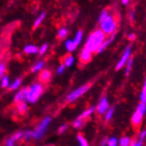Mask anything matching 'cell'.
<instances>
[{
    "label": "cell",
    "instance_id": "cb8c5ba5",
    "mask_svg": "<svg viewBox=\"0 0 146 146\" xmlns=\"http://www.w3.org/2000/svg\"><path fill=\"white\" fill-rule=\"evenodd\" d=\"M42 66H44V62H42V61L38 62L37 64H36L35 66H33V68H32V72H36V71L42 69Z\"/></svg>",
    "mask_w": 146,
    "mask_h": 146
},
{
    "label": "cell",
    "instance_id": "30bf717a",
    "mask_svg": "<svg viewBox=\"0 0 146 146\" xmlns=\"http://www.w3.org/2000/svg\"><path fill=\"white\" fill-rule=\"evenodd\" d=\"M80 59H81V62H82V63H88L91 59V52L89 51L87 49L84 48L82 51Z\"/></svg>",
    "mask_w": 146,
    "mask_h": 146
},
{
    "label": "cell",
    "instance_id": "5b68a950",
    "mask_svg": "<svg viewBox=\"0 0 146 146\" xmlns=\"http://www.w3.org/2000/svg\"><path fill=\"white\" fill-rule=\"evenodd\" d=\"M90 84H87V85H84L82 86V87L79 88V89H77L75 90L74 91H73L71 94H69L68 95V97L66 98V102H73L74 101L75 99H77L78 98H80L82 94H84L86 91H87L89 89H90Z\"/></svg>",
    "mask_w": 146,
    "mask_h": 146
},
{
    "label": "cell",
    "instance_id": "d590c367",
    "mask_svg": "<svg viewBox=\"0 0 146 146\" xmlns=\"http://www.w3.org/2000/svg\"><path fill=\"white\" fill-rule=\"evenodd\" d=\"M32 135H33V133L30 132V131L26 132V133L24 134V139H25V140H29V139L30 138V137L32 136Z\"/></svg>",
    "mask_w": 146,
    "mask_h": 146
},
{
    "label": "cell",
    "instance_id": "5bb4252c",
    "mask_svg": "<svg viewBox=\"0 0 146 146\" xmlns=\"http://www.w3.org/2000/svg\"><path fill=\"white\" fill-rule=\"evenodd\" d=\"M140 100L142 102V104H145L146 105V78H145L144 85H143V88L141 96H140Z\"/></svg>",
    "mask_w": 146,
    "mask_h": 146
},
{
    "label": "cell",
    "instance_id": "603a6c76",
    "mask_svg": "<svg viewBox=\"0 0 146 146\" xmlns=\"http://www.w3.org/2000/svg\"><path fill=\"white\" fill-rule=\"evenodd\" d=\"M77 138H78V141L81 144V146H88V143L86 141V139L82 135H77Z\"/></svg>",
    "mask_w": 146,
    "mask_h": 146
},
{
    "label": "cell",
    "instance_id": "9a60e30c",
    "mask_svg": "<svg viewBox=\"0 0 146 146\" xmlns=\"http://www.w3.org/2000/svg\"><path fill=\"white\" fill-rule=\"evenodd\" d=\"M24 51L26 53H36L38 51V49H37V47L34 46V45H28L25 47Z\"/></svg>",
    "mask_w": 146,
    "mask_h": 146
},
{
    "label": "cell",
    "instance_id": "4fadbf2b",
    "mask_svg": "<svg viewBox=\"0 0 146 146\" xmlns=\"http://www.w3.org/2000/svg\"><path fill=\"white\" fill-rule=\"evenodd\" d=\"M16 104H17V108H18L19 113L21 114L25 113V111H27V105H26L25 101H21V102L16 103Z\"/></svg>",
    "mask_w": 146,
    "mask_h": 146
},
{
    "label": "cell",
    "instance_id": "7402d4cb",
    "mask_svg": "<svg viewBox=\"0 0 146 146\" xmlns=\"http://www.w3.org/2000/svg\"><path fill=\"white\" fill-rule=\"evenodd\" d=\"M82 38V31H78V33H77V35H76V36H75V38H74V44H75L76 45H78V44H80V42H81Z\"/></svg>",
    "mask_w": 146,
    "mask_h": 146
},
{
    "label": "cell",
    "instance_id": "6da1fadb",
    "mask_svg": "<svg viewBox=\"0 0 146 146\" xmlns=\"http://www.w3.org/2000/svg\"><path fill=\"white\" fill-rule=\"evenodd\" d=\"M106 41V35L100 29L94 31L90 36L87 42H86L85 49H87L90 52H97V50Z\"/></svg>",
    "mask_w": 146,
    "mask_h": 146
},
{
    "label": "cell",
    "instance_id": "e0dca14e",
    "mask_svg": "<svg viewBox=\"0 0 146 146\" xmlns=\"http://www.w3.org/2000/svg\"><path fill=\"white\" fill-rule=\"evenodd\" d=\"M131 143V140L128 138V137H122V138L119 140V145L121 146H129Z\"/></svg>",
    "mask_w": 146,
    "mask_h": 146
},
{
    "label": "cell",
    "instance_id": "484cf974",
    "mask_svg": "<svg viewBox=\"0 0 146 146\" xmlns=\"http://www.w3.org/2000/svg\"><path fill=\"white\" fill-rule=\"evenodd\" d=\"M65 65L66 66H70L72 64H73V62H74V58L72 57V56H67L66 57V58L65 59Z\"/></svg>",
    "mask_w": 146,
    "mask_h": 146
},
{
    "label": "cell",
    "instance_id": "4316f807",
    "mask_svg": "<svg viewBox=\"0 0 146 146\" xmlns=\"http://www.w3.org/2000/svg\"><path fill=\"white\" fill-rule=\"evenodd\" d=\"M21 79H17L12 85H11V90H15V89H18L19 86L21 85Z\"/></svg>",
    "mask_w": 146,
    "mask_h": 146
},
{
    "label": "cell",
    "instance_id": "ac0fdd59",
    "mask_svg": "<svg viewBox=\"0 0 146 146\" xmlns=\"http://www.w3.org/2000/svg\"><path fill=\"white\" fill-rule=\"evenodd\" d=\"M132 66H133V58H129L128 61L127 62V67H126V74L128 75L132 69Z\"/></svg>",
    "mask_w": 146,
    "mask_h": 146
},
{
    "label": "cell",
    "instance_id": "4dcf8cb0",
    "mask_svg": "<svg viewBox=\"0 0 146 146\" xmlns=\"http://www.w3.org/2000/svg\"><path fill=\"white\" fill-rule=\"evenodd\" d=\"M137 110H139L140 111H142V113L144 114L146 113V105L145 104H140L138 106H137L136 108Z\"/></svg>",
    "mask_w": 146,
    "mask_h": 146
},
{
    "label": "cell",
    "instance_id": "ba28073f",
    "mask_svg": "<svg viewBox=\"0 0 146 146\" xmlns=\"http://www.w3.org/2000/svg\"><path fill=\"white\" fill-rule=\"evenodd\" d=\"M29 89L30 88H25L17 94V95L15 96V98H14L15 103H18L21 101H25L26 99H27V96H28V93L29 91Z\"/></svg>",
    "mask_w": 146,
    "mask_h": 146
},
{
    "label": "cell",
    "instance_id": "d4e9b609",
    "mask_svg": "<svg viewBox=\"0 0 146 146\" xmlns=\"http://www.w3.org/2000/svg\"><path fill=\"white\" fill-rule=\"evenodd\" d=\"M113 113H114V108H110L108 111H107V113H106V121H109V119H111V118L113 117Z\"/></svg>",
    "mask_w": 146,
    "mask_h": 146
},
{
    "label": "cell",
    "instance_id": "3957f363",
    "mask_svg": "<svg viewBox=\"0 0 146 146\" xmlns=\"http://www.w3.org/2000/svg\"><path fill=\"white\" fill-rule=\"evenodd\" d=\"M42 86L41 84H35L29 89V91L28 93V96H27V99L29 102L30 103H35L38 98L40 97V95L42 92Z\"/></svg>",
    "mask_w": 146,
    "mask_h": 146
},
{
    "label": "cell",
    "instance_id": "d6a6232c",
    "mask_svg": "<svg viewBox=\"0 0 146 146\" xmlns=\"http://www.w3.org/2000/svg\"><path fill=\"white\" fill-rule=\"evenodd\" d=\"M143 141H142L140 139H139V141H137V142L133 141V142L130 143V146H142L143 145Z\"/></svg>",
    "mask_w": 146,
    "mask_h": 146
},
{
    "label": "cell",
    "instance_id": "b9f144b4",
    "mask_svg": "<svg viewBox=\"0 0 146 146\" xmlns=\"http://www.w3.org/2000/svg\"><path fill=\"white\" fill-rule=\"evenodd\" d=\"M13 141L12 140V139H9L7 142H6V145L7 146H13Z\"/></svg>",
    "mask_w": 146,
    "mask_h": 146
},
{
    "label": "cell",
    "instance_id": "836d02e7",
    "mask_svg": "<svg viewBox=\"0 0 146 146\" xmlns=\"http://www.w3.org/2000/svg\"><path fill=\"white\" fill-rule=\"evenodd\" d=\"M5 71V65L4 63H1L0 64V78H1V76L4 74Z\"/></svg>",
    "mask_w": 146,
    "mask_h": 146
},
{
    "label": "cell",
    "instance_id": "ee69618b",
    "mask_svg": "<svg viewBox=\"0 0 146 146\" xmlns=\"http://www.w3.org/2000/svg\"><path fill=\"white\" fill-rule=\"evenodd\" d=\"M128 3H129V1H128V0H123V1H122V4H124V5H127Z\"/></svg>",
    "mask_w": 146,
    "mask_h": 146
},
{
    "label": "cell",
    "instance_id": "f546056e",
    "mask_svg": "<svg viewBox=\"0 0 146 146\" xmlns=\"http://www.w3.org/2000/svg\"><path fill=\"white\" fill-rule=\"evenodd\" d=\"M108 15H109V14H108L107 10H104V11H103V12L101 13V14H100V16H99V21H102L105 18H106V17H107Z\"/></svg>",
    "mask_w": 146,
    "mask_h": 146
},
{
    "label": "cell",
    "instance_id": "7bdbcfd3",
    "mask_svg": "<svg viewBox=\"0 0 146 146\" xmlns=\"http://www.w3.org/2000/svg\"><path fill=\"white\" fill-rule=\"evenodd\" d=\"M107 142H108V141H107L106 139H104V140H103V142H102V146H105V145L107 143Z\"/></svg>",
    "mask_w": 146,
    "mask_h": 146
},
{
    "label": "cell",
    "instance_id": "74e56055",
    "mask_svg": "<svg viewBox=\"0 0 146 146\" xmlns=\"http://www.w3.org/2000/svg\"><path fill=\"white\" fill-rule=\"evenodd\" d=\"M145 137H146V130H143V132H141V134H140V140H142V141H143L144 139H145Z\"/></svg>",
    "mask_w": 146,
    "mask_h": 146
},
{
    "label": "cell",
    "instance_id": "1f68e13d",
    "mask_svg": "<svg viewBox=\"0 0 146 146\" xmlns=\"http://www.w3.org/2000/svg\"><path fill=\"white\" fill-rule=\"evenodd\" d=\"M22 135H23V133H21V132H20V133H17V134H15L13 137H12V140L14 142V141H16V140H19V139H21V137H22Z\"/></svg>",
    "mask_w": 146,
    "mask_h": 146
},
{
    "label": "cell",
    "instance_id": "9c48e42d",
    "mask_svg": "<svg viewBox=\"0 0 146 146\" xmlns=\"http://www.w3.org/2000/svg\"><path fill=\"white\" fill-rule=\"evenodd\" d=\"M108 108H109L108 101H107V99L106 98H103L100 101V104L98 106V113H100V114L105 113L106 111L108 110Z\"/></svg>",
    "mask_w": 146,
    "mask_h": 146
},
{
    "label": "cell",
    "instance_id": "7a4b0ae2",
    "mask_svg": "<svg viewBox=\"0 0 146 146\" xmlns=\"http://www.w3.org/2000/svg\"><path fill=\"white\" fill-rule=\"evenodd\" d=\"M117 27V22L113 15H108L102 21H100V30L106 35L113 34Z\"/></svg>",
    "mask_w": 146,
    "mask_h": 146
},
{
    "label": "cell",
    "instance_id": "f6af8a7d",
    "mask_svg": "<svg viewBox=\"0 0 146 146\" xmlns=\"http://www.w3.org/2000/svg\"><path fill=\"white\" fill-rule=\"evenodd\" d=\"M133 18H134V13L131 12V13H130V20H133Z\"/></svg>",
    "mask_w": 146,
    "mask_h": 146
},
{
    "label": "cell",
    "instance_id": "ffe728a7",
    "mask_svg": "<svg viewBox=\"0 0 146 146\" xmlns=\"http://www.w3.org/2000/svg\"><path fill=\"white\" fill-rule=\"evenodd\" d=\"M44 16H45V13H42L39 17H38V18L36 19V21H35V23H34V28H37L38 27V26L40 25V23L42 21V20H44Z\"/></svg>",
    "mask_w": 146,
    "mask_h": 146
},
{
    "label": "cell",
    "instance_id": "7c38bea8",
    "mask_svg": "<svg viewBox=\"0 0 146 146\" xmlns=\"http://www.w3.org/2000/svg\"><path fill=\"white\" fill-rule=\"evenodd\" d=\"M50 75L51 74L49 70H44L39 74V81L42 82H46L50 80Z\"/></svg>",
    "mask_w": 146,
    "mask_h": 146
},
{
    "label": "cell",
    "instance_id": "8992f818",
    "mask_svg": "<svg viewBox=\"0 0 146 146\" xmlns=\"http://www.w3.org/2000/svg\"><path fill=\"white\" fill-rule=\"evenodd\" d=\"M130 54H131V48H130V46H127L124 51V54L122 55L121 58L119 59V61L118 62V64L116 66V70L121 69V68H122L125 66V64L128 61V59H129Z\"/></svg>",
    "mask_w": 146,
    "mask_h": 146
},
{
    "label": "cell",
    "instance_id": "60d3db41",
    "mask_svg": "<svg viewBox=\"0 0 146 146\" xmlns=\"http://www.w3.org/2000/svg\"><path fill=\"white\" fill-rule=\"evenodd\" d=\"M66 129V125H63V126H61L60 127H59L58 132H59V133H62V132H64Z\"/></svg>",
    "mask_w": 146,
    "mask_h": 146
},
{
    "label": "cell",
    "instance_id": "52a82bcc",
    "mask_svg": "<svg viewBox=\"0 0 146 146\" xmlns=\"http://www.w3.org/2000/svg\"><path fill=\"white\" fill-rule=\"evenodd\" d=\"M143 113L142 111H140L139 110H137L134 113V114L132 115L131 118V122L135 127H138L140 126L142 121H143Z\"/></svg>",
    "mask_w": 146,
    "mask_h": 146
},
{
    "label": "cell",
    "instance_id": "f35d334b",
    "mask_svg": "<svg viewBox=\"0 0 146 146\" xmlns=\"http://www.w3.org/2000/svg\"><path fill=\"white\" fill-rule=\"evenodd\" d=\"M64 69H65V66H64V65H61L60 66L58 67V74H62V73L64 72Z\"/></svg>",
    "mask_w": 146,
    "mask_h": 146
},
{
    "label": "cell",
    "instance_id": "83f0119b",
    "mask_svg": "<svg viewBox=\"0 0 146 146\" xmlns=\"http://www.w3.org/2000/svg\"><path fill=\"white\" fill-rule=\"evenodd\" d=\"M107 144L108 146H117L118 144V141L116 138H114V137H113V138H110L107 142Z\"/></svg>",
    "mask_w": 146,
    "mask_h": 146
},
{
    "label": "cell",
    "instance_id": "2e32d148",
    "mask_svg": "<svg viewBox=\"0 0 146 146\" xmlns=\"http://www.w3.org/2000/svg\"><path fill=\"white\" fill-rule=\"evenodd\" d=\"M94 110H95V108H94V107H91V108H90V109H88V110H86L82 115H80V117L78 118V119H81V121H82V119L83 118L88 117L89 115H90V114L93 113Z\"/></svg>",
    "mask_w": 146,
    "mask_h": 146
},
{
    "label": "cell",
    "instance_id": "277c9868",
    "mask_svg": "<svg viewBox=\"0 0 146 146\" xmlns=\"http://www.w3.org/2000/svg\"><path fill=\"white\" fill-rule=\"evenodd\" d=\"M50 121V117L45 118V119H44V121H42L41 122V124L36 128V130H35V132L33 133L32 136L35 137L36 139H39L40 137H42V135H44L45 129L47 128V127H48Z\"/></svg>",
    "mask_w": 146,
    "mask_h": 146
},
{
    "label": "cell",
    "instance_id": "8fae6325",
    "mask_svg": "<svg viewBox=\"0 0 146 146\" xmlns=\"http://www.w3.org/2000/svg\"><path fill=\"white\" fill-rule=\"evenodd\" d=\"M114 37H115V33H113V35H111V37H109L106 41H105L102 44V45L99 47V49L97 50V53H100V52H102V51H104L106 49V47L111 44V42H113V40L114 39Z\"/></svg>",
    "mask_w": 146,
    "mask_h": 146
},
{
    "label": "cell",
    "instance_id": "ab89813d",
    "mask_svg": "<svg viewBox=\"0 0 146 146\" xmlns=\"http://www.w3.org/2000/svg\"><path fill=\"white\" fill-rule=\"evenodd\" d=\"M135 34H130V35H128V36H127V38H128V40H130V41H133V40H135Z\"/></svg>",
    "mask_w": 146,
    "mask_h": 146
},
{
    "label": "cell",
    "instance_id": "e575fe53",
    "mask_svg": "<svg viewBox=\"0 0 146 146\" xmlns=\"http://www.w3.org/2000/svg\"><path fill=\"white\" fill-rule=\"evenodd\" d=\"M47 48H48V45H47L46 44H44V45H42V46L41 47V49H40V50H39L40 54H42V53H44L45 51H46V50H47Z\"/></svg>",
    "mask_w": 146,
    "mask_h": 146
},
{
    "label": "cell",
    "instance_id": "8d00e7d4",
    "mask_svg": "<svg viewBox=\"0 0 146 146\" xmlns=\"http://www.w3.org/2000/svg\"><path fill=\"white\" fill-rule=\"evenodd\" d=\"M82 124V122L81 119H77V121H75L74 122V127H80Z\"/></svg>",
    "mask_w": 146,
    "mask_h": 146
},
{
    "label": "cell",
    "instance_id": "44dd1931",
    "mask_svg": "<svg viewBox=\"0 0 146 146\" xmlns=\"http://www.w3.org/2000/svg\"><path fill=\"white\" fill-rule=\"evenodd\" d=\"M66 48H67L68 50H70V51H71V50H74L77 45L74 44V41H68V42H66Z\"/></svg>",
    "mask_w": 146,
    "mask_h": 146
},
{
    "label": "cell",
    "instance_id": "f1b7e54d",
    "mask_svg": "<svg viewBox=\"0 0 146 146\" xmlns=\"http://www.w3.org/2000/svg\"><path fill=\"white\" fill-rule=\"evenodd\" d=\"M8 85H9V79H8V77H7V76H5L4 78H3V80H2V84H1V86H2L3 88H6Z\"/></svg>",
    "mask_w": 146,
    "mask_h": 146
},
{
    "label": "cell",
    "instance_id": "d6986e66",
    "mask_svg": "<svg viewBox=\"0 0 146 146\" xmlns=\"http://www.w3.org/2000/svg\"><path fill=\"white\" fill-rule=\"evenodd\" d=\"M66 36H67V29H65V28L61 29L60 30L58 31V37L59 39H63V38H65Z\"/></svg>",
    "mask_w": 146,
    "mask_h": 146
}]
</instances>
